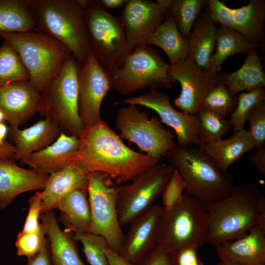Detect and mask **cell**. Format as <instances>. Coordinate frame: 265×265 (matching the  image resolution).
<instances>
[{"mask_svg": "<svg viewBox=\"0 0 265 265\" xmlns=\"http://www.w3.org/2000/svg\"><path fill=\"white\" fill-rule=\"evenodd\" d=\"M80 140L68 164L87 173L103 172L118 184L132 181L160 161L128 147L104 120L85 127Z\"/></svg>", "mask_w": 265, "mask_h": 265, "instance_id": "1", "label": "cell"}, {"mask_svg": "<svg viewBox=\"0 0 265 265\" xmlns=\"http://www.w3.org/2000/svg\"><path fill=\"white\" fill-rule=\"evenodd\" d=\"M186 186V194L205 205L227 197L235 185L232 175L223 173L200 147L177 144L167 157Z\"/></svg>", "mask_w": 265, "mask_h": 265, "instance_id": "2", "label": "cell"}, {"mask_svg": "<svg viewBox=\"0 0 265 265\" xmlns=\"http://www.w3.org/2000/svg\"><path fill=\"white\" fill-rule=\"evenodd\" d=\"M261 195L250 184L235 185L230 194L205 205L208 213L206 243L216 246L245 235L257 224V212Z\"/></svg>", "mask_w": 265, "mask_h": 265, "instance_id": "3", "label": "cell"}, {"mask_svg": "<svg viewBox=\"0 0 265 265\" xmlns=\"http://www.w3.org/2000/svg\"><path fill=\"white\" fill-rule=\"evenodd\" d=\"M38 30L66 47L80 64L91 53L81 0H30Z\"/></svg>", "mask_w": 265, "mask_h": 265, "instance_id": "4", "label": "cell"}, {"mask_svg": "<svg viewBox=\"0 0 265 265\" xmlns=\"http://www.w3.org/2000/svg\"><path fill=\"white\" fill-rule=\"evenodd\" d=\"M0 37L16 51L30 81L40 93L57 75L72 54L61 43L38 29L0 33Z\"/></svg>", "mask_w": 265, "mask_h": 265, "instance_id": "5", "label": "cell"}, {"mask_svg": "<svg viewBox=\"0 0 265 265\" xmlns=\"http://www.w3.org/2000/svg\"><path fill=\"white\" fill-rule=\"evenodd\" d=\"M80 66L71 54L41 92L37 110L40 115L54 122L61 133L79 138L85 129L78 111Z\"/></svg>", "mask_w": 265, "mask_h": 265, "instance_id": "6", "label": "cell"}, {"mask_svg": "<svg viewBox=\"0 0 265 265\" xmlns=\"http://www.w3.org/2000/svg\"><path fill=\"white\" fill-rule=\"evenodd\" d=\"M207 227L205 205L184 194L181 202L174 207L163 208L156 246L170 254L191 245L201 247L206 243Z\"/></svg>", "mask_w": 265, "mask_h": 265, "instance_id": "7", "label": "cell"}, {"mask_svg": "<svg viewBox=\"0 0 265 265\" xmlns=\"http://www.w3.org/2000/svg\"><path fill=\"white\" fill-rule=\"evenodd\" d=\"M81 1L91 53L110 75L127 55L126 35L120 19L108 12L99 0Z\"/></svg>", "mask_w": 265, "mask_h": 265, "instance_id": "8", "label": "cell"}, {"mask_svg": "<svg viewBox=\"0 0 265 265\" xmlns=\"http://www.w3.org/2000/svg\"><path fill=\"white\" fill-rule=\"evenodd\" d=\"M169 64L164 61L157 50L148 45L138 46L110 75L112 89L124 95L146 88L169 89L174 82L169 74Z\"/></svg>", "mask_w": 265, "mask_h": 265, "instance_id": "9", "label": "cell"}, {"mask_svg": "<svg viewBox=\"0 0 265 265\" xmlns=\"http://www.w3.org/2000/svg\"><path fill=\"white\" fill-rule=\"evenodd\" d=\"M115 126L122 140L135 144L145 154L159 160L167 158L176 145V136L163 127L159 117H150L147 109L141 110L137 106L121 107Z\"/></svg>", "mask_w": 265, "mask_h": 265, "instance_id": "10", "label": "cell"}, {"mask_svg": "<svg viewBox=\"0 0 265 265\" xmlns=\"http://www.w3.org/2000/svg\"><path fill=\"white\" fill-rule=\"evenodd\" d=\"M87 175L89 232L103 237L110 249L119 253L125 235L117 213L119 186L103 172H91Z\"/></svg>", "mask_w": 265, "mask_h": 265, "instance_id": "11", "label": "cell"}, {"mask_svg": "<svg viewBox=\"0 0 265 265\" xmlns=\"http://www.w3.org/2000/svg\"><path fill=\"white\" fill-rule=\"evenodd\" d=\"M174 170L170 164L159 163L136 177L131 183L118 187L117 213L121 227L130 224L152 205Z\"/></svg>", "mask_w": 265, "mask_h": 265, "instance_id": "12", "label": "cell"}, {"mask_svg": "<svg viewBox=\"0 0 265 265\" xmlns=\"http://www.w3.org/2000/svg\"><path fill=\"white\" fill-rule=\"evenodd\" d=\"M169 0H127L119 16L126 39L127 55L147 40L169 13Z\"/></svg>", "mask_w": 265, "mask_h": 265, "instance_id": "13", "label": "cell"}, {"mask_svg": "<svg viewBox=\"0 0 265 265\" xmlns=\"http://www.w3.org/2000/svg\"><path fill=\"white\" fill-rule=\"evenodd\" d=\"M169 74L181 85V92L174 100L183 112L195 115L208 94L219 83L217 74L201 67L189 56L169 65Z\"/></svg>", "mask_w": 265, "mask_h": 265, "instance_id": "14", "label": "cell"}, {"mask_svg": "<svg viewBox=\"0 0 265 265\" xmlns=\"http://www.w3.org/2000/svg\"><path fill=\"white\" fill-rule=\"evenodd\" d=\"M111 89L110 75L91 53L80 64L79 72L78 111L84 128L103 120L101 115L102 102Z\"/></svg>", "mask_w": 265, "mask_h": 265, "instance_id": "15", "label": "cell"}, {"mask_svg": "<svg viewBox=\"0 0 265 265\" xmlns=\"http://www.w3.org/2000/svg\"><path fill=\"white\" fill-rule=\"evenodd\" d=\"M116 104L143 106L155 111L162 123L173 129L177 145L199 147L201 144L195 116L177 110L172 106L169 95L163 92L149 90L142 94L126 98Z\"/></svg>", "mask_w": 265, "mask_h": 265, "instance_id": "16", "label": "cell"}, {"mask_svg": "<svg viewBox=\"0 0 265 265\" xmlns=\"http://www.w3.org/2000/svg\"><path fill=\"white\" fill-rule=\"evenodd\" d=\"M206 8L216 23L235 30L263 48L265 39V0H250L247 5L237 8L229 7L224 2L219 0H209Z\"/></svg>", "mask_w": 265, "mask_h": 265, "instance_id": "17", "label": "cell"}, {"mask_svg": "<svg viewBox=\"0 0 265 265\" xmlns=\"http://www.w3.org/2000/svg\"><path fill=\"white\" fill-rule=\"evenodd\" d=\"M162 210L159 204L153 205L130 223L119 253L121 256L135 264L156 246Z\"/></svg>", "mask_w": 265, "mask_h": 265, "instance_id": "18", "label": "cell"}, {"mask_svg": "<svg viewBox=\"0 0 265 265\" xmlns=\"http://www.w3.org/2000/svg\"><path fill=\"white\" fill-rule=\"evenodd\" d=\"M40 94L29 80L0 88V110L11 127L19 128L37 112Z\"/></svg>", "mask_w": 265, "mask_h": 265, "instance_id": "19", "label": "cell"}, {"mask_svg": "<svg viewBox=\"0 0 265 265\" xmlns=\"http://www.w3.org/2000/svg\"><path fill=\"white\" fill-rule=\"evenodd\" d=\"M49 175L25 169L15 160L0 158V209L9 206L19 195L44 188Z\"/></svg>", "mask_w": 265, "mask_h": 265, "instance_id": "20", "label": "cell"}, {"mask_svg": "<svg viewBox=\"0 0 265 265\" xmlns=\"http://www.w3.org/2000/svg\"><path fill=\"white\" fill-rule=\"evenodd\" d=\"M215 246L220 260L265 265V231L257 224L243 237Z\"/></svg>", "mask_w": 265, "mask_h": 265, "instance_id": "21", "label": "cell"}, {"mask_svg": "<svg viewBox=\"0 0 265 265\" xmlns=\"http://www.w3.org/2000/svg\"><path fill=\"white\" fill-rule=\"evenodd\" d=\"M88 173L78 165L69 163L49 175L42 192V213L53 211L59 200L75 189L87 191Z\"/></svg>", "mask_w": 265, "mask_h": 265, "instance_id": "22", "label": "cell"}, {"mask_svg": "<svg viewBox=\"0 0 265 265\" xmlns=\"http://www.w3.org/2000/svg\"><path fill=\"white\" fill-rule=\"evenodd\" d=\"M80 142L77 137L60 132L53 144L30 154L22 161L32 169L50 175L68 165Z\"/></svg>", "mask_w": 265, "mask_h": 265, "instance_id": "23", "label": "cell"}, {"mask_svg": "<svg viewBox=\"0 0 265 265\" xmlns=\"http://www.w3.org/2000/svg\"><path fill=\"white\" fill-rule=\"evenodd\" d=\"M60 132L56 123L48 118L24 130L11 127L9 136L16 150L15 160L22 161L30 154L47 147L57 138Z\"/></svg>", "mask_w": 265, "mask_h": 265, "instance_id": "24", "label": "cell"}, {"mask_svg": "<svg viewBox=\"0 0 265 265\" xmlns=\"http://www.w3.org/2000/svg\"><path fill=\"white\" fill-rule=\"evenodd\" d=\"M40 219L53 265H85L79 256L73 237L60 229L54 213L53 211L41 213Z\"/></svg>", "mask_w": 265, "mask_h": 265, "instance_id": "25", "label": "cell"}, {"mask_svg": "<svg viewBox=\"0 0 265 265\" xmlns=\"http://www.w3.org/2000/svg\"><path fill=\"white\" fill-rule=\"evenodd\" d=\"M218 27L206 7L187 38L188 56L203 69H209L215 48Z\"/></svg>", "mask_w": 265, "mask_h": 265, "instance_id": "26", "label": "cell"}, {"mask_svg": "<svg viewBox=\"0 0 265 265\" xmlns=\"http://www.w3.org/2000/svg\"><path fill=\"white\" fill-rule=\"evenodd\" d=\"M257 49L250 50L238 70L230 73L220 71L217 73L219 82L225 85L232 95L265 87V74Z\"/></svg>", "mask_w": 265, "mask_h": 265, "instance_id": "27", "label": "cell"}, {"mask_svg": "<svg viewBox=\"0 0 265 265\" xmlns=\"http://www.w3.org/2000/svg\"><path fill=\"white\" fill-rule=\"evenodd\" d=\"M217 164L223 173L228 172L229 167L238 162L245 154L254 150L251 137L243 129L234 132L228 138L199 146Z\"/></svg>", "mask_w": 265, "mask_h": 265, "instance_id": "28", "label": "cell"}, {"mask_svg": "<svg viewBox=\"0 0 265 265\" xmlns=\"http://www.w3.org/2000/svg\"><path fill=\"white\" fill-rule=\"evenodd\" d=\"M87 191L75 189L63 196L55 209L60 211L59 221L74 233L89 232L91 213Z\"/></svg>", "mask_w": 265, "mask_h": 265, "instance_id": "29", "label": "cell"}, {"mask_svg": "<svg viewBox=\"0 0 265 265\" xmlns=\"http://www.w3.org/2000/svg\"><path fill=\"white\" fill-rule=\"evenodd\" d=\"M146 45L160 48L167 55L169 65H174L188 57L187 39L182 35L169 13L149 38Z\"/></svg>", "mask_w": 265, "mask_h": 265, "instance_id": "30", "label": "cell"}, {"mask_svg": "<svg viewBox=\"0 0 265 265\" xmlns=\"http://www.w3.org/2000/svg\"><path fill=\"white\" fill-rule=\"evenodd\" d=\"M38 29L30 0H0V33Z\"/></svg>", "mask_w": 265, "mask_h": 265, "instance_id": "31", "label": "cell"}, {"mask_svg": "<svg viewBox=\"0 0 265 265\" xmlns=\"http://www.w3.org/2000/svg\"><path fill=\"white\" fill-rule=\"evenodd\" d=\"M254 48L261 49L260 45L248 40L239 33L220 26L208 70L217 74L221 71L222 63L227 58L237 54L247 53Z\"/></svg>", "mask_w": 265, "mask_h": 265, "instance_id": "32", "label": "cell"}, {"mask_svg": "<svg viewBox=\"0 0 265 265\" xmlns=\"http://www.w3.org/2000/svg\"><path fill=\"white\" fill-rule=\"evenodd\" d=\"M194 115L198 122L201 144L220 141L232 129L229 120L204 107H200Z\"/></svg>", "mask_w": 265, "mask_h": 265, "instance_id": "33", "label": "cell"}, {"mask_svg": "<svg viewBox=\"0 0 265 265\" xmlns=\"http://www.w3.org/2000/svg\"><path fill=\"white\" fill-rule=\"evenodd\" d=\"M207 2V0H169V13L185 38H187L196 20L206 7Z\"/></svg>", "mask_w": 265, "mask_h": 265, "instance_id": "34", "label": "cell"}, {"mask_svg": "<svg viewBox=\"0 0 265 265\" xmlns=\"http://www.w3.org/2000/svg\"><path fill=\"white\" fill-rule=\"evenodd\" d=\"M29 80V76L15 49L4 41L0 47V88L13 82Z\"/></svg>", "mask_w": 265, "mask_h": 265, "instance_id": "35", "label": "cell"}, {"mask_svg": "<svg viewBox=\"0 0 265 265\" xmlns=\"http://www.w3.org/2000/svg\"><path fill=\"white\" fill-rule=\"evenodd\" d=\"M237 99L236 107L230 115L229 121L234 132L244 129L250 112L257 105L265 100V89L264 87H259L242 92L239 93Z\"/></svg>", "mask_w": 265, "mask_h": 265, "instance_id": "36", "label": "cell"}, {"mask_svg": "<svg viewBox=\"0 0 265 265\" xmlns=\"http://www.w3.org/2000/svg\"><path fill=\"white\" fill-rule=\"evenodd\" d=\"M237 102V97L232 95L225 85L219 83L208 94L201 107L226 117L235 110Z\"/></svg>", "mask_w": 265, "mask_h": 265, "instance_id": "37", "label": "cell"}, {"mask_svg": "<svg viewBox=\"0 0 265 265\" xmlns=\"http://www.w3.org/2000/svg\"><path fill=\"white\" fill-rule=\"evenodd\" d=\"M73 237L82 244L83 251L90 265H108L104 250L106 242L103 237L90 232H76Z\"/></svg>", "mask_w": 265, "mask_h": 265, "instance_id": "38", "label": "cell"}, {"mask_svg": "<svg viewBox=\"0 0 265 265\" xmlns=\"http://www.w3.org/2000/svg\"><path fill=\"white\" fill-rule=\"evenodd\" d=\"M44 228L30 233L19 232L17 236L15 246L19 256L26 257L28 259L38 253L47 240Z\"/></svg>", "mask_w": 265, "mask_h": 265, "instance_id": "39", "label": "cell"}, {"mask_svg": "<svg viewBox=\"0 0 265 265\" xmlns=\"http://www.w3.org/2000/svg\"><path fill=\"white\" fill-rule=\"evenodd\" d=\"M246 121L249 125L248 132L252 139L254 150L265 148V100L254 107Z\"/></svg>", "mask_w": 265, "mask_h": 265, "instance_id": "40", "label": "cell"}, {"mask_svg": "<svg viewBox=\"0 0 265 265\" xmlns=\"http://www.w3.org/2000/svg\"><path fill=\"white\" fill-rule=\"evenodd\" d=\"M186 188L183 178L174 168L171 178L161 193L163 208L169 209L181 202L184 195L183 192Z\"/></svg>", "mask_w": 265, "mask_h": 265, "instance_id": "41", "label": "cell"}, {"mask_svg": "<svg viewBox=\"0 0 265 265\" xmlns=\"http://www.w3.org/2000/svg\"><path fill=\"white\" fill-rule=\"evenodd\" d=\"M29 209L23 228L21 232L30 233L38 231L41 227L39 222L42 213V192H36L29 199Z\"/></svg>", "mask_w": 265, "mask_h": 265, "instance_id": "42", "label": "cell"}, {"mask_svg": "<svg viewBox=\"0 0 265 265\" xmlns=\"http://www.w3.org/2000/svg\"><path fill=\"white\" fill-rule=\"evenodd\" d=\"M195 245L184 247L171 254L174 265H204Z\"/></svg>", "mask_w": 265, "mask_h": 265, "instance_id": "43", "label": "cell"}, {"mask_svg": "<svg viewBox=\"0 0 265 265\" xmlns=\"http://www.w3.org/2000/svg\"><path fill=\"white\" fill-rule=\"evenodd\" d=\"M135 265H174L171 254L156 246Z\"/></svg>", "mask_w": 265, "mask_h": 265, "instance_id": "44", "label": "cell"}, {"mask_svg": "<svg viewBox=\"0 0 265 265\" xmlns=\"http://www.w3.org/2000/svg\"><path fill=\"white\" fill-rule=\"evenodd\" d=\"M26 265H53L47 238L40 251L28 259Z\"/></svg>", "mask_w": 265, "mask_h": 265, "instance_id": "45", "label": "cell"}, {"mask_svg": "<svg viewBox=\"0 0 265 265\" xmlns=\"http://www.w3.org/2000/svg\"><path fill=\"white\" fill-rule=\"evenodd\" d=\"M249 161L258 173L265 177V148L255 150L249 156Z\"/></svg>", "mask_w": 265, "mask_h": 265, "instance_id": "46", "label": "cell"}, {"mask_svg": "<svg viewBox=\"0 0 265 265\" xmlns=\"http://www.w3.org/2000/svg\"><path fill=\"white\" fill-rule=\"evenodd\" d=\"M104 250L108 265H135L121 256L119 253L110 249L106 243L104 245Z\"/></svg>", "mask_w": 265, "mask_h": 265, "instance_id": "47", "label": "cell"}, {"mask_svg": "<svg viewBox=\"0 0 265 265\" xmlns=\"http://www.w3.org/2000/svg\"><path fill=\"white\" fill-rule=\"evenodd\" d=\"M16 150L14 145L4 141L0 144V158L15 160Z\"/></svg>", "mask_w": 265, "mask_h": 265, "instance_id": "48", "label": "cell"}, {"mask_svg": "<svg viewBox=\"0 0 265 265\" xmlns=\"http://www.w3.org/2000/svg\"><path fill=\"white\" fill-rule=\"evenodd\" d=\"M257 225L265 231V198L262 195L260 198L258 203Z\"/></svg>", "mask_w": 265, "mask_h": 265, "instance_id": "49", "label": "cell"}, {"mask_svg": "<svg viewBox=\"0 0 265 265\" xmlns=\"http://www.w3.org/2000/svg\"><path fill=\"white\" fill-rule=\"evenodd\" d=\"M127 0H100L99 2L106 9H119L124 5Z\"/></svg>", "mask_w": 265, "mask_h": 265, "instance_id": "50", "label": "cell"}, {"mask_svg": "<svg viewBox=\"0 0 265 265\" xmlns=\"http://www.w3.org/2000/svg\"><path fill=\"white\" fill-rule=\"evenodd\" d=\"M8 132L7 126L2 122L0 123V144L3 143Z\"/></svg>", "mask_w": 265, "mask_h": 265, "instance_id": "51", "label": "cell"}, {"mask_svg": "<svg viewBox=\"0 0 265 265\" xmlns=\"http://www.w3.org/2000/svg\"><path fill=\"white\" fill-rule=\"evenodd\" d=\"M216 265H243L240 263L232 261H227V260H221L220 262H218Z\"/></svg>", "mask_w": 265, "mask_h": 265, "instance_id": "52", "label": "cell"}, {"mask_svg": "<svg viewBox=\"0 0 265 265\" xmlns=\"http://www.w3.org/2000/svg\"><path fill=\"white\" fill-rule=\"evenodd\" d=\"M4 119H5L4 114L0 110V123H1Z\"/></svg>", "mask_w": 265, "mask_h": 265, "instance_id": "53", "label": "cell"}]
</instances>
